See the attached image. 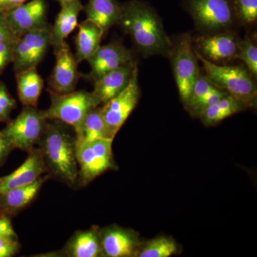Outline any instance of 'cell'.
<instances>
[{
	"instance_id": "1",
	"label": "cell",
	"mask_w": 257,
	"mask_h": 257,
	"mask_svg": "<svg viewBox=\"0 0 257 257\" xmlns=\"http://www.w3.org/2000/svg\"><path fill=\"white\" fill-rule=\"evenodd\" d=\"M119 25L145 57L170 53L172 42L162 20L153 8L143 0H131L121 5Z\"/></svg>"
},
{
	"instance_id": "2",
	"label": "cell",
	"mask_w": 257,
	"mask_h": 257,
	"mask_svg": "<svg viewBox=\"0 0 257 257\" xmlns=\"http://www.w3.org/2000/svg\"><path fill=\"white\" fill-rule=\"evenodd\" d=\"M47 121L38 143L47 174L70 187L78 186L75 136L67 125L57 120Z\"/></svg>"
},
{
	"instance_id": "3",
	"label": "cell",
	"mask_w": 257,
	"mask_h": 257,
	"mask_svg": "<svg viewBox=\"0 0 257 257\" xmlns=\"http://www.w3.org/2000/svg\"><path fill=\"white\" fill-rule=\"evenodd\" d=\"M194 51L198 60L203 64L204 74L214 85L234 96L244 106L256 105V82L245 66L221 65L208 60Z\"/></svg>"
},
{
	"instance_id": "4",
	"label": "cell",
	"mask_w": 257,
	"mask_h": 257,
	"mask_svg": "<svg viewBox=\"0 0 257 257\" xmlns=\"http://www.w3.org/2000/svg\"><path fill=\"white\" fill-rule=\"evenodd\" d=\"M112 140L104 139L76 143L79 168L78 186L84 187L108 170H116L112 153Z\"/></svg>"
},
{
	"instance_id": "5",
	"label": "cell",
	"mask_w": 257,
	"mask_h": 257,
	"mask_svg": "<svg viewBox=\"0 0 257 257\" xmlns=\"http://www.w3.org/2000/svg\"><path fill=\"white\" fill-rule=\"evenodd\" d=\"M50 93V107L44 111L48 120H57L72 126L74 131L79 128L82 120L92 109L101 104L92 92L79 90L68 94Z\"/></svg>"
},
{
	"instance_id": "6",
	"label": "cell",
	"mask_w": 257,
	"mask_h": 257,
	"mask_svg": "<svg viewBox=\"0 0 257 257\" xmlns=\"http://www.w3.org/2000/svg\"><path fill=\"white\" fill-rule=\"evenodd\" d=\"M48 119L44 111L34 106H24L14 119H10L1 133L13 148L30 152L38 145Z\"/></svg>"
},
{
	"instance_id": "7",
	"label": "cell",
	"mask_w": 257,
	"mask_h": 257,
	"mask_svg": "<svg viewBox=\"0 0 257 257\" xmlns=\"http://www.w3.org/2000/svg\"><path fill=\"white\" fill-rule=\"evenodd\" d=\"M140 97L137 64L126 87L101 106L109 138L114 140L125 121L138 104Z\"/></svg>"
},
{
	"instance_id": "8",
	"label": "cell",
	"mask_w": 257,
	"mask_h": 257,
	"mask_svg": "<svg viewBox=\"0 0 257 257\" xmlns=\"http://www.w3.org/2000/svg\"><path fill=\"white\" fill-rule=\"evenodd\" d=\"M170 53H172V67L179 96L186 105L201 73L191 37L189 35L181 37Z\"/></svg>"
},
{
	"instance_id": "9",
	"label": "cell",
	"mask_w": 257,
	"mask_h": 257,
	"mask_svg": "<svg viewBox=\"0 0 257 257\" xmlns=\"http://www.w3.org/2000/svg\"><path fill=\"white\" fill-rule=\"evenodd\" d=\"M187 7L198 26L210 32L229 28L236 18L232 0H187Z\"/></svg>"
},
{
	"instance_id": "10",
	"label": "cell",
	"mask_w": 257,
	"mask_h": 257,
	"mask_svg": "<svg viewBox=\"0 0 257 257\" xmlns=\"http://www.w3.org/2000/svg\"><path fill=\"white\" fill-rule=\"evenodd\" d=\"M51 28L38 29L19 37L13 53V69L15 73L25 69L37 67L45 58L51 46Z\"/></svg>"
},
{
	"instance_id": "11",
	"label": "cell",
	"mask_w": 257,
	"mask_h": 257,
	"mask_svg": "<svg viewBox=\"0 0 257 257\" xmlns=\"http://www.w3.org/2000/svg\"><path fill=\"white\" fill-rule=\"evenodd\" d=\"M55 64L48 79V92L68 94L75 90L80 74L78 62L67 42L54 49Z\"/></svg>"
},
{
	"instance_id": "12",
	"label": "cell",
	"mask_w": 257,
	"mask_h": 257,
	"mask_svg": "<svg viewBox=\"0 0 257 257\" xmlns=\"http://www.w3.org/2000/svg\"><path fill=\"white\" fill-rule=\"evenodd\" d=\"M48 5L46 0H30L18 8L1 13L15 36L46 28Z\"/></svg>"
},
{
	"instance_id": "13",
	"label": "cell",
	"mask_w": 257,
	"mask_h": 257,
	"mask_svg": "<svg viewBox=\"0 0 257 257\" xmlns=\"http://www.w3.org/2000/svg\"><path fill=\"white\" fill-rule=\"evenodd\" d=\"M100 243L103 256H136L140 241L133 230L111 225L100 229Z\"/></svg>"
},
{
	"instance_id": "14",
	"label": "cell",
	"mask_w": 257,
	"mask_h": 257,
	"mask_svg": "<svg viewBox=\"0 0 257 257\" xmlns=\"http://www.w3.org/2000/svg\"><path fill=\"white\" fill-rule=\"evenodd\" d=\"M198 53L211 62H226L237 57L239 40L229 32H215L199 37L194 42Z\"/></svg>"
},
{
	"instance_id": "15",
	"label": "cell",
	"mask_w": 257,
	"mask_h": 257,
	"mask_svg": "<svg viewBox=\"0 0 257 257\" xmlns=\"http://www.w3.org/2000/svg\"><path fill=\"white\" fill-rule=\"evenodd\" d=\"M90 66L88 77L93 82L104 74L134 61L133 52L122 44L113 42L103 45L87 60Z\"/></svg>"
},
{
	"instance_id": "16",
	"label": "cell",
	"mask_w": 257,
	"mask_h": 257,
	"mask_svg": "<svg viewBox=\"0 0 257 257\" xmlns=\"http://www.w3.org/2000/svg\"><path fill=\"white\" fill-rule=\"evenodd\" d=\"M44 174H47L41 150L34 148L28 158L17 170L5 177H0V194L10 189L23 187L35 182Z\"/></svg>"
},
{
	"instance_id": "17",
	"label": "cell",
	"mask_w": 257,
	"mask_h": 257,
	"mask_svg": "<svg viewBox=\"0 0 257 257\" xmlns=\"http://www.w3.org/2000/svg\"><path fill=\"white\" fill-rule=\"evenodd\" d=\"M50 178V176L46 174L28 185L10 189L0 194V212L10 217L16 215L33 202L42 186Z\"/></svg>"
},
{
	"instance_id": "18",
	"label": "cell",
	"mask_w": 257,
	"mask_h": 257,
	"mask_svg": "<svg viewBox=\"0 0 257 257\" xmlns=\"http://www.w3.org/2000/svg\"><path fill=\"white\" fill-rule=\"evenodd\" d=\"M137 64L135 61H132L94 81L92 92L101 104H104L126 87Z\"/></svg>"
},
{
	"instance_id": "19",
	"label": "cell",
	"mask_w": 257,
	"mask_h": 257,
	"mask_svg": "<svg viewBox=\"0 0 257 257\" xmlns=\"http://www.w3.org/2000/svg\"><path fill=\"white\" fill-rule=\"evenodd\" d=\"M100 229L92 226L90 229L74 233L61 250V256L67 257L103 256L100 243Z\"/></svg>"
},
{
	"instance_id": "20",
	"label": "cell",
	"mask_w": 257,
	"mask_h": 257,
	"mask_svg": "<svg viewBox=\"0 0 257 257\" xmlns=\"http://www.w3.org/2000/svg\"><path fill=\"white\" fill-rule=\"evenodd\" d=\"M60 5V13L51 28L50 44L54 49L63 44L66 38L77 28L79 13L84 8L80 0H66Z\"/></svg>"
},
{
	"instance_id": "21",
	"label": "cell",
	"mask_w": 257,
	"mask_h": 257,
	"mask_svg": "<svg viewBox=\"0 0 257 257\" xmlns=\"http://www.w3.org/2000/svg\"><path fill=\"white\" fill-rule=\"evenodd\" d=\"M83 10L87 20L97 25L104 34L119 25L121 16V5L116 0H87Z\"/></svg>"
},
{
	"instance_id": "22",
	"label": "cell",
	"mask_w": 257,
	"mask_h": 257,
	"mask_svg": "<svg viewBox=\"0 0 257 257\" xmlns=\"http://www.w3.org/2000/svg\"><path fill=\"white\" fill-rule=\"evenodd\" d=\"M78 32L75 39L76 60L78 63L87 60L100 47L101 38L104 35L95 23L86 19L78 24Z\"/></svg>"
},
{
	"instance_id": "23",
	"label": "cell",
	"mask_w": 257,
	"mask_h": 257,
	"mask_svg": "<svg viewBox=\"0 0 257 257\" xmlns=\"http://www.w3.org/2000/svg\"><path fill=\"white\" fill-rule=\"evenodd\" d=\"M16 82L20 102L23 106L37 107L44 87V80L37 72V67L17 72Z\"/></svg>"
},
{
	"instance_id": "24",
	"label": "cell",
	"mask_w": 257,
	"mask_h": 257,
	"mask_svg": "<svg viewBox=\"0 0 257 257\" xmlns=\"http://www.w3.org/2000/svg\"><path fill=\"white\" fill-rule=\"evenodd\" d=\"M74 134L76 143H89L104 139L111 140L103 117L101 106H96L88 112Z\"/></svg>"
},
{
	"instance_id": "25",
	"label": "cell",
	"mask_w": 257,
	"mask_h": 257,
	"mask_svg": "<svg viewBox=\"0 0 257 257\" xmlns=\"http://www.w3.org/2000/svg\"><path fill=\"white\" fill-rule=\"evenodd\" d=\"M244 105L234 98L226 94L219 100L207 106L199 116L203 123L207 125H213L220 122L226 118L242 110Z\"/></svg>"
},
{
	"instance_id": "26",
	"label": "cell",
	"mask_w": 257,
	"mask_h": 257,
	"mask_svg": "<svg viewBox=\"0 0 257 257\" xmlns=\"http://www.w3.org/2000/svg\"><path fill=\"white\" fill-rule=\"evenodd\" d=\"M177 245L173 239L160 236L150 240L141 248H139L136 256L169 257L177 252Z\"/></svg>"
},
{
	"instance_id": "27",
	"label": "cell",
	"mask_w": 257,
	"mask_h": 257,
	"mask_svg": "<svg viewBox=\"0 0 257 257\" xmlns=\"http://www.w3.org/2000/svg\"><path fill=\"white\" fill-rule=\"evenodd\" d=\"M216 87H217L207 78L205 74L202 73L199 74L197 80L196 81L195 84L193 87L189 100L185 105L187 109L190 111L191 114L198 104L202 101L203 98L205 97Z\"/></svg>"
},
{
	"instance_id": "28",
	"label": "cell",
	"mask_w": 257,
	"mask_h": 257,
	"mask_svg": "<svg viewBox=\"0 0 257 257\" xmlns=\"http://www.w3.org/2000/svg\"><path fill=\"white\" fill-rule=\"evenodd\" d=\"M237 59L243 61L245 67L252 74L257 76V47L252 40L246 37L242 41H239Z\"/></svg>"
},
{
	"instance_id": "29",
	"label": "cell",
	"mask_w": 257,
	"mask_h": 257,
	"mask_svg": "<svg viewBox=\"0 0 257 257\" xmlns=\"http://www.w3.org/2000/svg\"><path fill=\"white\" fill-rule=\"evenodd\" d=\"M235 18L242 23L252 24L257 20V0H232Z\"/></svg>"
},
{
	"instance_id": "30",
	"label": "cell",
	"mask_w": 257,
	"mask_h": 257,
	"mask_svg": "<svg viewBox=\"0 0 257 257\" xmlns=\"http://www.w3.org/2000/svg\"><path fill=\"white\" fill-rule=\"evenodd\" d=\"M16 106V101L12 96L4 83L0 82V123L8 122L10 114Z\"/></svg>"
},
{
	"instance_id": "31",
	"label": "cell",
	"mask_w": 257,
	"mask_h": 257,
	"mask_svg": "<svg viewBox=\"0 0 257 257\" xmlns=\"http://www.w3.org/2000/svg\"><path fill=\"white\" fill-rule=\"evenodd\" d=\"M17 40L18 38L0 42V74L13 62V53Z\"/></svg>"
},
{
	"instance_id": "32",
	"label": "cell",
	"mask_w": 257,
	"mask_h": 257,
	"mask_svg": "<svg viewBox=\"0 0 257 257\" xmlns=\"http://www.w3.org/2000/svg\"><path fill=\"white\" fill-rule=\"evenodd\" d=\"M21 248L18 239L0 237V257H12L16 255Z\"/></svg>"
},
{
	"instance_id": "33",
	"label": "cell",
	"mask_w": 257,
	"mask_h": 257,
	"mask_svg": "<svg viewBox=\"0 0 257 257\" xmlns=\"http://www.w3.org/2000/svg\"><path fill=\"white\" fill-rule=\"evenodd\" d=\"M10 216L0 212V237H11L18 239L12 224Z\"/></svg>"
},
{
	"instance_id": "34",
	"label": "cell",
	"mask_w": 257,
	"mask_h": 257,
	"mask_svg": "<svg viewBox=\"0 0 257 257\" xmlns=\"http://www.w3.org/2000/svg\"><path fill=\"white\" fill-rule=\"evenodd\" d=\"M13 150L15 149L12 146L11 144L0 131V167L4 165Z\"/></svg>"
},
{
	"instance_id": "35",
	"label": "cell",
	"mask_w": 257,
	"mask_h": 257,
	"mask_svg": "<svg viewBox=\"0 0 257 257\" xmlns=\"http://www.w3.org/2000/svg\"><path fill=\"white\" fill-rule=\"evenodd\" d=\"M18 38L10 28L3 15L0 13V42Z\"/></svg>"
},
{
	"instance_id": "36",
	"label": "cell",
	"mask_w": 257,
	"mask_h": 257,
	"mask_svg": "<svg viewBox=\"0 0 257 257\" xmlns=\"http://www.w3.org/2000/svg\"><path fill=\"white\" fill-rule=\"evenodd\" d=\"M27 1L28 0H0V13L18 8Z\"/></svg>"
},
{
	"instance_id": "37",
	"label": "cell",
	"mask_w": 257,
	"mask_h": 257,
	"mask_svg": "<svg viewBox=\"0 0 257 257\" xmlns=\"http://www.w3.org/2000/svg\"><path fill=\"white\" fill-rule=\"evenodd\" d=\"M55 1L58 2L59 3H62V2L66 1V0H55Z\"/></svg>"
}]
</instances>
